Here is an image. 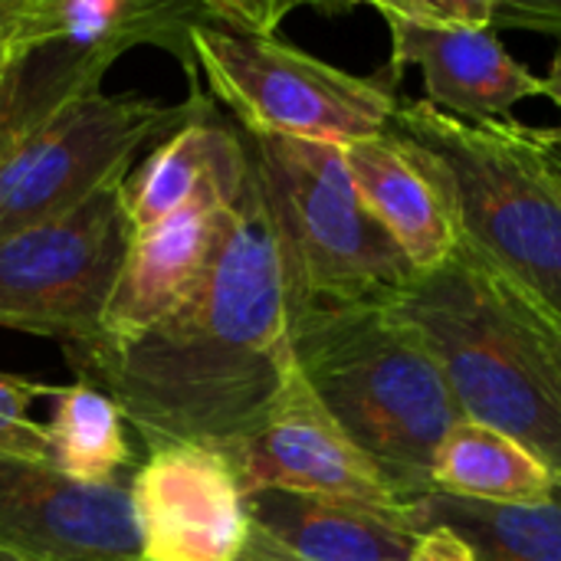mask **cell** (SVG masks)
I'll return each instance as SVG.
<instances>
[{
    "mask_svg": "<svg viewBox=\"0 0 561 561\" xmlns=\"http://www.w3.org/2000/svg\"><path fill=\"white\" fill-rule=\"evenodd\" d=\"M66 358L76 378L115 401L148 450L224 447L263 417L296 358L283 256L253 161L187 299L131 342H92L66 348Z\"/></svg>",
    "mask_w": 561,
    "mask_h": 561,
    "instance_id": "cell-1",
    "label": "cell"
},
{
    "mask_svg": "<svg viewBox=\"0 0 561 561\" xmlns=\"http://www.w3.org/2000/svg\"><path fill=\"white\" fill-rule=\"evenodd\" d=\"M293 358L401 506L434 493V460L463 421L424 339L388 299L289 309Z\"/></svg>",
    "mask_w": 561,
    "mask_h": 561,
    "instance_id": "cell-2",
    "label": "cell"
},
{
    "mask_svg": "<svg viewBox=\"0 0 561 561\" xmlns=\"http://www.w3.org/2000/svg\"><path fill=\"white\" fill-rule=\"evenodd\" d=\"M388 131L431 174L460 243L561 316V184L539 125H470L398 99Z\"/></svg>",
    "mask_w": 561,
    "mask_h": 561,
    "instance_id": "cell-3",
    "label": "cell"
},
{
    "mask_svg": "<svg viewBox=\"0 0 561 561\" xmlns=\"http://www.w3.org/2000/svg\"><path fill=\"white\" fill-rule=\"evenodd\" d=\"M243 135L276 230L289 309L391 299L417 276L358 197L342 148Z\"/></svg>",
    "mask_w": 561,
    "mask_h": 561,
    "instance_id": "cell-4",
    "label": "cell"
},
{
    "mask_svg": "<svg viewBox=\"0 0 561 561\" xmlns=\"http://www.w3.org/2000/svg\"><path fill=\"white\" fill-rule=\"evenodd\" d=\"M388 306L424 339L463 417L523 444L561 490V404L516 339L483 263L457 243L444 266L417 273Z\"/></svg>",
    "mask_w": 561,
    "mask_h": 561,
    "instance_id": "cell-5",
    "label": "cell"
},
{
    "mask_svg": "<svg viewBox=\"0 0 561 561\" xmlns=\"http://www.w3.org/2000/svg\"><path fill=\"white\" fill-rule=\"evenodd\" d=\"M204 102L197 89L168 105L141 92H102V82L62 99L0 154V240L122 181L148 141L178 131Z\"/></svg>",
    "mask_w": 561,
    "mask_h": 561,
    "instance_id": "cell-6",
    "label": "cell"
},
{
    "mask_svg": "<svg viewBox=\"0 0 561 561\" xmlns=\"http://www.w3.org/2000/svg\"><path fill=\"white\" fill-rule=\"evenodd\" d=\"M191 59L243 131L325 141L335 148L388 135L394 85L352 76L279 36L230 33L207 23L187 33Z\"/></svg>",
    "mask_w": 561,
    "mask_h": 561,
    "instance_id": "cell-7",
    "label": "cell"
},
{
    "mask_svg": "<svg viewBox=\"0 0 561 561\" xmlns=\"http://www.w3.org/2000/svg\"><path fill=\"white\" fill-rule=\"evenodd\" d=\"M122 181L56 220L0 240V329L59 339L62 348L99 339L131 237Z\"/></svg>",
    "mask_w": 561,
    "mask_h": 561,
    "instance_id": "cell-8",
    "label": "cell"
},
{
    "mask_svg": "<svg viewBox=\"0 0 561 561\" xmlns=\"http://www.w3.org/2000/svg\"><path fill=\"white\" fill-rule=\"evenodd\" d=\"M217 450L227 457L243 496L279 490L378 510H404L368 457L316 398L299 368L289 371L263 417Z\"/></svg>",
    "mask_w": 561,
    "mask_h": 561,
    "instance_id": "cell-9",
    "label": "cell"
},
{
    "mask_svg": "<svg viewBox=\"0 0 561 561\" xmlns=\"http://www.w3.org/2000/svg\"><path fill=\"white\" fill-rule=\"evenodd\" d=\"M141 561H237L247 539V496L210 444H164L128 480Z\"/></svg>",
    "mask_w": 561,
    "mask_h": 561,
    "instance_id": "cell-10",
    "label": "cell"
},
{
    "mask_svg": "<svg viewBox=\"0 0 561 561\" xmlns=\"http://www.w3.org/2000/svg\"><path fill=\"white\" fill-rule=\"evenodd\" d=\"M0 552L20 561H141L128 480L82 486L0 450Z\"/></svg>",
    "mask_w": 561,
    "mask_h": 561,
    "instance_id": "cell-11",
    "label": "cell"
},
{
    "mask_svg": "<svg viewBox=\"0 0 561 561\" xmlns=\"http://www.w3.org/2000/svg\"><path fill=\"white\" fill-rule=\"evenodd\" d=\"M391 33L388 85H398L404 69L424 76V102L470 125L513 118L523 99L542 95V76L523 66L490 26L421 23L404 16L391 0H378Z\"/></svg>",
    "mask_w": 561,
    "mask_h": 561,
    "instance_id": "cell-12",
    "label": "cell"
},
{
    "mask_svg": "<svg viewBox=\"0 0 561 561\" xmlns=\"http://www.w3.org/2000/svg\"><path fill=\"white\" fill-rule=\"evenodd\" d=\"M247 519L293 561H477L450 533L414 526L408 510L266 490L247 496Z\"/></svg>",
    "mask_w": 561,
    "mask_h": 561,
    "instance_id": "cell-13",
    "label": "cell"
},
{
    "mask_svg": "<svg viewBox=\"0 0 561 561\" xmlns=\"http://www.w3.org/2000/svg\"><path fill=\"white\" fill-rule=\"evenodd\" d=\"M250 178L247 135L217 118L210 99L125 174L122 207L131 233L181 217L197 204L227 207Z\"/></svg>",
    "mask_w": 561,
    "mask_h": 561,
    "instance_id": "cell-14",
    "label": "cell"
},
{
    "mask_svg": "<svg viewBox=\"0 0 561 561\" xmlns=\"http://www.w3.org/2000/svg\"><path fill=\"white\" fill-rule=\"evenodd\" d=\"M227 207L197 204L174 220L128 237L95 342H131L187 299L210 263Z\"/></svg>",
    "mask_w": 561,
    "mask_h": 561,
    "instance_id": "cell-15",
    "label": "cell"
},
{
    "mask_svg": "<svg viewBox=\"0 0 561 561\" xmlns=\"http://www.w3.org/2000/svg\"><path fill=\"white\" fill-rule=\"evenodd\" d=\"M342 154L358 197L417 273H431L457 253L460 237L440 191L391 131L345 145Z\"/></svg>",
    "mask_w": 561,
    "mask_h": 561,
    "instance_id": "cell-16",
    "label": "cell"
},
{
    "mask_svg": "<svg viewBox=\"0 0 561 561\" xmlns=\"http://www.w3.org/2000/svg\"><path fill=\"white\" fill-rule=\"evenodd\" d=\"M201 23V3L184 0H26L10 39L16 53L72 46L118 59L138 43L191 53L187 33Z\"/></svg>",
    "mask_w": 561,
    "mask_h": 561,
    "instance_id": "cell-17",
    "label": "cell"
},
{
    "mask_svg": "<svg viewBox=\"0 0 561 561\" xmlns=\"http://www.w3.org/2000/svg\"><path fill=\"white\" fill-rule=\"evenodd\" d=\"M434 490L500 506H533L561 493L549 467L523 444L467 417L450 427L437 450Z\"/></svg>",
    "mask_w": 561,
    "mask_h": 561,
    "instance_id": "cell-18",
    "label": "cell"
},
{
    "mask_svg": "<svg viewBox=\"0 0 561 561\" xmlns=\"http://www.w3.org/2000/svg\"><path fill=\"white\" fill-rule=\"evenodd\" d=\"M414 526L444 529L477 561H561V493L533 506L427 493L404 506Z\"/></svg>",
    "mask_w": 561,
    "mask_h": 561,
    "instance_id": "cell-19",
    "label": "cell"
},
{
    "mask_svg": "<svg viewBox=\"0 0 561 561\" xmlns=\"http://www.w3.org/2000/svg\"><path fill=\"white\" fill-rule=\"evenodd\" d=\"M53 417L46 421L49 463L72 483L112 486L125 483L135 450L125 437V417L95 385L76 378L53 388Z\"/></svg>",
    "mask_w": 561,
    "mask_h": 561,
    "instance_id": "cell-20",
    "label": "cell"
},
{
    "mask_svg": "<svg viewBox=\"0 0 561 561\" xmlns=\"http://www.w3.org/2000/svg\"><path fill=\"white\" fill-rule=\"evenodd\" d=\"M115 59L72 46H39L23 53L0 79V154L46 112L85 85H99Z\"/></svg>",
    "mask_w": 561,
    "mask_h": 561,
    "instance_id": "cell-21",
    "label": "cell"
},
{
    "mask_svg": "<svg viewBox=\"0 0 561 561\" xmlns=\"http://www.w3.org/2000/svg\"><path fill=\"white\" fill-rule=\"evenodd\" d=\"M483 270H486V279H490V286H493V293H496V299H500V306H503V312H506V319H510V325L516 332V339L523 342L533 368L539 371V378L546 381V388L561 404V316H556L549 306H542L536 296H529L523 286L500 276L490 263H483Z\"/></svg>",
    "mask_w": 561,
    "mask_h": 561,
    "instance_id": "cell-22",
    "label": "cell"
},
{
    "mask_svg": "<svg viewBox=\"0 0 561 561\" xmlns=\"http://www.w3.org/2000/svg\"><path fill=\"white\" fill-rule=\"evenodd\" d=\"M53 388L56 385L0 371V450L49 460L46 424L36 421L30 408L39 398H53Z\"/></svg>",
    "mask_w": 561,
    "mask_h": 561,
    "instance_id": "cell-23",
    "label": "cell"
},
{
    "mask_svg": "<svg viewBox=\"0 0 561 561\" xmlns=\"http://www.w3.org/2000/svg\"><path fill=\"white\" fill-rule=\"evenodd\" d=\"M293 10V3H247V0H204L201 23L230 30V33H253V36H276L279 20Z\"/></svg>",
    "mask_w": 561,
    "mask_h": 561,
    "instance_id": "cell-24",
    "label": "cell"
},
{
    "mask_svg": "<svg viewBox=\"0 0 561 561\" xmlns=\"http://www.w3.org/2000/svg\"><path fill=\"white\" fill-rule=\"evenodd\" d=\"M404 16L421 23H450V26H490L493 30V0H391Z\"/></svg>",
    "mask_w": 561,
    "mask_h": 561,
    "instance_id": "cell-25",
    "label": "cell"
},
{
    "mask_svg": "<svg viewBox=\"0 0 561 561\" xmlns=\"http://www.w3.org/2000/svg\"><path fill=\"white\" fill-rule=\"evenodd\" d=\"M496 26L561 39V0H493V30Z\"/></svg>",
    "mask_w": 561,
    "mask_h": 561,
    "instance_id": "cell-26",
    "label": "cell"
},
{
    "mask_svg": "<svg viewBox=\"0 0 561 561\" xmlns=\"http://www.w3.org/2000/svg\"><path fill=\"white\" fill-rule=\"evenodd\" d=\"M26 0H0V43H10L20 20H23Z\"/></svg>",
    "mask_w": 561,
    "mask_h": 561,
    "instance_id": "cell-27",
    "label": "cell"
},
{
    "mask_svg": "<svg viewBox=\"0 0 561 561\" xmlns=\"http://www.w3.org/2000/svg\"><path fill=\"white\" fill-rule=\"evenodd\" d=\"M237 561H293L286 559L279 549H273L270 542H263L256 533H250V539H247V546H243V552H240V559Z\"/></svg>",
    "mask_w": 561,
    "mask_h": 561,
    "instance_id": "cell-28",
    "label": "cell"
},
{
    "mask_svg": "<svg viewBox=\"0 0 561 561\" xmlns=\"http://www.w3.org/2000/svg\"><path fill=\"white\" fill-rule=\"evenodd\" d=\"M542 131V141H546V151H549V161H552V171L561 184V122L559 125H539Z\"/></svg>",
    "mask_w": 561,
    "mask_h": 561,
    "instance_id": "cell-29",
    "label": "cell"
},
{
    "mask_svg": "<svg viewBox=\"0 0 561 561\" xmlns=\"http://www.w3.org/2000/svg\"><path fill=\"white\" fill-rule=\"evenodd\" d=\"M542 99H549V102L559 108V115H561V56L552 59L549 72L542 76Z\"/></svg>",
    "mask_w": 561,
    "mask_h": 561,
    "instance_id": "cell-30",
    "label": "cell"
},
{
    "mask_svg": "<svg viewBox=\"0 0 561 561\" xmlns=\"http://www.w3.org/2000/svg\"><path fill=\"white\" fill-rule=\"evenodd\" d=\"M20 56H23V53H16L10 43H0V79H3V72H7V69H10V66L20 59Z\"/></svg>",
    "mask_w": 561,
    "mask_h": 561,
    "instance_id": "cell-31",
    "label": "cell"
},
{
    "mask_svg": "<svg viewBox=\"0 0 561 561\" xmlns=\"http://www.w3.org/2000/svg\"><path fill=\"white\" fill-rule=\"evenodd\" d=\"M0 561H20V559H13V556H3V552H0Z\"/></svg>",
    "mask_w": 561,
    "mask_h": 561,
    "instance_id": "cell-32",
    "label": "cell"
}]
</instances>
